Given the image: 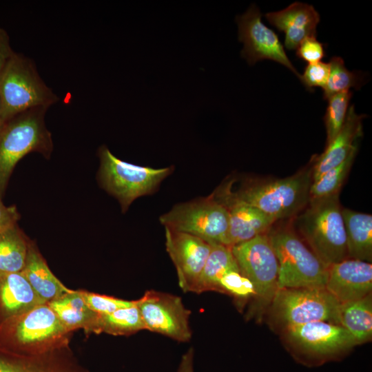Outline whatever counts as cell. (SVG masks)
<instances>
[{
	"instance_id": "1",
	"label": "cell",
	"mask_w": 372,
	"mask_h": 372,
	"mask_svg": "<svg viewBox=\"0 0 372 372\" xmlns=\"http://www.w3.org/2000/svg\"><path fill=\"white\" fill-rule=\"evenodd\" d=\"M312 183V167L280 179H246L236 190L227 183L214 193L254 207L276 221L295 217L308 205Z\"/></svg>"
},
{
	"instance_id": "2",
	"label": "cell",
	"mask_w": 372,
	"mask_h": 372,
	"mask_svg": "<svg viewBox=\"0 0 372 372\" xmlns=\"http://www.w3.org/2000/svg\"><path fill=\"white\" fill-rule=\"evenodd\" d=\"M339 194L310 199L295 216L300 237L327 266L348 258L347 240Z\"/></svg>"
},
{
	"instance_id": "3",
	"label": "cell",
	"mask_w": 372,
	"mask_h": 372,
	"mask_svg": "<svg viewBox=\"0 0 372 372\" xmlns=\"http://www.w3.org/2000/svg\"><path fill=\"white\" fill-rule=\"evenodd\" d=\"M48 107H37L19 113L0 127V198L17 163L37 152L49 158L53 151L52 134L45 123Z\"/></svg>"
},
{
	"instance_id": "4",
	"label": "cell",
	"mask_w": 372,
	"mask_h": 372,
	"mask_svg": "<svg viewBox=\"0 0 372 372\" xmlns=\"http://www.w3.org/2000/svg\"><path fill=\"white\" fill-rule=\"evenodd\" d=\"M68 332L48 303L0 324V344L22 354L40 355L65 348Z\"/></svg>"
},
{
	"instance_id": "5",
	"label": "cell",
	"mask_w": 372,
	"mask_h": 372,
	"mask_svg": "<svg viewBox=\"0 0 372 372\" xmlns=\"http://www.w3.org/2000/svg\"><path fill=\"white\" fill-rule=\"evenodd\" d=\"M97 154L100 161L98 183L118 200L123 213L136 199L156 192L174 169V166L152 168L123 161L105 145H101Z\"/></svg>"
},
{
	"instance_id": "6",
	"label": "cell",
	"mask_w": 372,
	"mask_h": 372,
	"mask_svg": "<svg viewBox=\"0 0 372 372\" xmlns=\"http://www.w3.org/2000/svg\"><path fill=\"white\" fill-rule=\"evenodd\" d=\"M267 234L278 262V289H325L329 267L293 229L280 227Z\"/></svg>"
},
{
	"instance_id": "7",
	"label": "cell",
	"mask_w": 372,
	"mask_h": 372,
	"mask_svg": "<svg viewBox=\"0 0 372 372\" xmlns=\"http://www.w3.org/2000/svg\"><path fill=\"white\" fill-rule=\"evenodd\" d=\"M0 98L4 121L31 108H49L59 101L40 76L34 61L15 52L0 75Z\"/></svg>"
},
{
	"instance_id": "8",
	"label": "cell",
	"mask_w": 372,
	"mask_h": 372,
	"mask_svg": "<svg viewBox=\"0 0 372 372\" xmlns=\"http://www.w3.org/2000/svg\"><path fill=\"white\" fill-rule=\"evenodd\" d=\"M159 221L165 228L227 246L229 212L212 194L175 205L159 217Z\"/></svg>"
},
{
	"instance_id": "9",
	"label": "cell",
	"mask_w": 372,
	"mask_h": 372,
	"mask_svg": "<svg viewBox=\"0 0 372 372\" xmlns=\"http://www.w3.org/2000/svg\"><path fill=\"white\" fill-rule=\"evenodd\" d=\"M271 302L273 316L284 328L316 321L339 324L340 304L326 289H278Z\"/></svg>"
},
{
	"instance_id": "10",
	"label": "cell",
	"mask_w": 372,
	"mask_h": 372,
	"mask_svg": "<svg viewBox=\"0 0 372 372\" xmlns=\"http://www.w3.org/2000/svg\"><path fill=\"white\" fill-rule=\"evenodd\" d=\"M284 329L288 343L296 355L309 364L337 358L358 344L344 327L325 321Z\"/></svg>"
},
{
	"instance_id": "11",
	"label": "cell",
	"mask_w": 372,
	"mask_h": 372,
	"mask_svg": "<svg viewBox=\"0 0 372 372\" xmlns=\"http://www.w3.org/2000/svg\"><path fill=\"white\" fill-rule=\"evenodd\" d=\"M240 273L259 302H271L278 290V262L267 233L231 247Z\"/></svg>"
},
{
	"instance_id": "12",
	"label": "cell",
	"mask_w": 372,
	"mask_h": 372,
	"mask_svg": "<svg viewBox=\"0 0 372 372\" xmlns=\"http://www.w3.org/2000/svg\"><path fill=\"white\" fill-rule=\"evenodd\" d=\"M146 330L180 342L192 338L189 319L191 311L181 298L171 293L147 290L136 300Z\"/></svg>"
},
{
	"instance_id": "13",
	"label": "cell",
	"mask_w": 372,
	"mask_h": 372,
	"mask_svg": "<svg viewBox=\"0 0 372 372\" xmlns=\"http://www.w3.org/2000/svg\"><path fill=\"white\" fill-rule=\"evenodd\" d=\"M261 17L260 10L254 4L236 17L238 40L244 44L242 56L250 65L264 59L276 61L300 79V74L288 58L277 34L262 23Z\"/></svg>"
},
{
	"instance_id": "14",
	"label": "cell",
	"mask_w": 372,
	"mask_h": 372,
	"mask_svg": "<svg viewBox=\"0 0 372 372\" xmlns=\"http://www.w3.org/2000/svg\"><path fill=\"white\" fill-rule=\"evenodd\" d=\"M165 229L166 250L183 292H194L211 250V245L193 235Z\"/></svg>"
},
{
	"instance_id": "15",
	"label": "cell",
	"mask_w": 372,
	"mask_h": 372,
	"mask_svg": "<svg viewBox=\"0 0 372 372\" xmlns=\"http://www.w3.org/2000/svg\"><path fill=\"white\" fill-rule=\"evenodd\" d=\"M325 289L340 304L358 300L371 294V263L347 258L331 265Z\"/></svg>"
},
{
	"instance_id": "16",
	"label": "cell",
	"mask_w": 372,
	"mask_h": 372,
	"mask_svg": "<svg viewBox=\"0 0 372 372\" xmlns=\"http://www.w3.org/2000/svg\"><path fill=\"white\" fill-rule=\"evenodd\" d=\"M267 20L285 33V46L295 50L306 38L316 37L319 13L309 4L295 2L287 8L265 15Z\"/></svg>"
},
{
	"instance_id": "17",
	"label": "cell",
	"mask_w": 372,
	"mask_h": 372,
	"mask_svg": "<svg viewBox=\"0 0 372 372\" xmlns=\"http://www.w3.org/2000/svg\"><path fill=\"white\" fill-rule=\"evenodd\" d=\"M364 116L356 114L353 105L349 107L342 129L335 138L327 144L324 152L315 159L312 167V181L342 163L353 152L358 150V142L362 135Z\"/></svg>"
},
{
	"instance_id": "18",
	"label": "cell",
	"mask_w": 372,
	"mask_h": 372,
	"mask_svg": "<svg viewBox=\"0 0 372 372\" xmlns=\"http://www.w3.org/2000/svg\"><path fill=\"white\" fill-rule=\"evenodd\" d=\"M212 194L228 210L229 227L227 246L231 248L257 236L267 234L276 221L254 207L218 196L214 192Z\"/></svg>"
},
{
	"instance_id": "19",
	"label": "cell",
	"mask_w": 372,
	"mask_h": 372,
	"mask_svg": "<svg viewBox=\"0 0 372 372\" xmlns=\"http://www.w3.org/2000/svg\"><path fill=\"white\" fill-rule=\"evenodd\" d=\"M43 303L22 272L0 273V324Z\"/></svg>"
},
{
	"instance_id": "20",
	"label": "cell",
	"mask_w": 372,
	"mask_h": 372,
	"mask_svg": "<svg viewBox=\"0 0 372 372\" xmlns=\"http://www.w3.org/2000/svg\"><path fill=\"white\" fill-rule=\"evenodd\" d=\"M21 272L45 302L48 303L72 290L64 286L56 278L37 245L31 240L25 267Z\"/></svg>"
},
{
	"instance_id": "21",
	"label": "cell",
	"mask_w": 372,
	"mask_h": 372,
	"mask_svg": "<svg viewBox=\"0 0 372 372\" xmlns=\"http://www.w3.org/2000/svg\"><path fill=\"white\" fill-rule=\"evenodd\" d=\"M348 258L372 261V216L342 209Z\"/></svg>"
},
{
	"instance_id": "22",
	"label": "cell",
	"mask_w": 372,
	"mask_h": 372,
	"mask_svg": "<svg viewBox=\"0 0 372 372\" xmlns=\"http://www.w3.org/2000/svg\"><path fill=\"white\" fill-rule=\"evenodd\" d=\"M48 304L68 332L79 328L92 332L98 314L87 306L80 291L71 290Z\"/></svg>"
},
{
	"instance_id": "23",
	"label": "cell",
	"mask_w": 372,
	"mask_h": 372,
	"mask_svg": "<svg viewBox=\"0 0 372 372\" xmlns=\"http://www.w3.org/2000/svg\"><path fill=\"white\" fill-rule=\"evenodd\" d=\"M211 250L194 293L218 291L220 279L231 271H240L231 248L222 244L209 243Z\"/></svg>"
},
{
	"instance_id": "24",
	"label": "cell",
	"mask_w": 372,
	"mask_h": 372,
	"mask_svg": "<svg viewBox=\"0 0 372 372\" xmlns=\"http://www.w3.org/2000/svg\"><path fill=\"white\" fill-rule=\"evenodd\" d=\"M339 324L347 329L358 344L372 337L371 293L358 300L340 304Z\"/></svg>"
},
{
	"instance_id": "25",
	"label": "cell",
	"mask_w": 372,
	"mask_h": 372,
	"mask_svg": "<svg viewBox=\"0 0 372 372\" xmlns=\"http://www.w3.org/2000/svg\"><path fill=\"white\" fill-rule=\"evenodd\" d=\"M30 242L18 224L0 233V273L23 271Z\"/></svg>"
},
{
	"instance_id": "26",
	"label": "cell",
	"mask_w": 372,
	"mask_h": 372,
	"mask_svg": "<svg viewBox=\"0 0 372 372\" xmlns=\"http://www.w3.org/2000/svg\"><path fill=\"white\" fill-rule=\"evenodd\" d=\"M138 308L134 306L118 309L108 314H98L92 332L113 335H130L145 330Z\"/></svg>"
},
{
	"instance_id": "27",
	"label": "cell",
	"mask_w": 372,
	"mask_h": 372,
	"mask_svg": "<svg viewBox=\"0 0 372 372\" xmlns=\"http://www.w3.org/2000/svg\"><path fill=\"white\" fill-rule=\"evenodd\" d=\"M329 74L327 81L322 88L324 99L351 88L360 90L364 84V73L358 71H349L341 57L333 56L330 59Z\"/></svg>"
},
{
	"instance_id": "28",
	"label": "cell",
	"mask_w": 372,
	"mask_h": 372,
	"mask_svg": "<svg viewBox=\"0 0 372 372\" xmlns=\"http://www.w3.org/2000/svg\"><path fill=\"white\" fill-rule=\"evenodd\" d=\"M357 152L358 150L353 152L342 163L312 181L309 190L310 199H319L339 194Z\"/></svg>"
},
{
	"instance_id": "29",
	"label": "cell",
	"mask_w": 372,
	"mask_h": 372,
	"mask_svg": "<svg viewBox=\"0 0 372 372\" xmlns=\"http://www.w3.org/2000/svg\"><path fill=\"white\" fill-rule=\"evenodd\" d=\"M353 93L344 91L330 96L324 115L327 144L331 142L342 129L349 110Z\"/></svg>"
},
{
	"instance_id": "30",
	"label": "cell",
	"mask_w": 372,
	"mask_h": 372,
	"mask_svg": "<svg viewBox=\"0 0 372 372\" xmlns=\"http://www.w3.org/2000/svg\"><path fill=\"white\" fill-rule=\"evenodd\" d=\"M87 306L99 315L111 313L118 309L134 306L136 300H126L115 297L80 291Z\"/></svg>"
},
{
	"instance_id": "31",
	"label": "cell",
	"mask_w": 372,
	"mask_h": 372,
	"mask_svg": "<svg viewBox=\"0 0 372 372\" xmlns=\"http://www.w3.org/2000/svg\"><path fill=\"white\" fill-rule=\"evenodd\" d=\"M218 291L229 293L240 300L254 296L251 282L240 271H231L226 273L220 280Z\"/></svg>"
},
{
	"instance_id": "32",
	"label": "cell",
	"mask_w": 372,
	"mask_h": 372,
	"mask_svg": "<svg viewBox=\"0 0 372 372\" xmlns=\"http://www.w3.org/2000/svg\"><path fill=\"white\" fill-rule=\"evenodd\" d=\"M329 74V63L322 61L308 64L302 74H300V81L309 91L313 87L325 85Z\"/></svg>"
},
{
	"instance_id": "33",
	"label": "cell",
	"mask_w": 372,
	"mask_h": 372,
	"mask_svg": "<svg viewBox=\"0 0 372 372\" xmlns=\"http://www.w3.org/2000/svg\"><path fill=\"white\" fill-rule=\"evenodd\" d=\"M296 56L308 64L320 62L325 56L324 44L316 37H307L296 48Z\"/></svg>"
},
{
	"instance_id": "34",
	"label": "cell",
	"mask_w": 372,
	"mask_h": 372,
	"mask_svg": "<svg viewBox=\"0 0 372 372\" xmlns=\"http://www.w3.org/2000/svg\"><path fill=\"white\" fill-rule=\"evenodd\" d=\"M0 198V233L17 224L20 214L15 205L6 206Z\"/></svg>"
},
{
	"instance_id": "35",
	"label": "cell",
	"mask_w": 372,
	"mask_h": 372,
	"mask_svg": "<svg viewBox=\"0 0 372 372\" xmlns=\"http://www.w3.org/2000/svg\"><path fill=\"white\" fill-rule=\"evenodd\" d=\"M13 53L9 35L6 30L0 26V75Z\"/></svg>"
},
{
	"instance_id": "36",
	"label": "cell",
	"mask_w": 372,
	"mask_h": 372,
	"mask_svg": "<svg viewBox=\"0 0 372 372\" xmlns=\"http://www.w3.org/2000/svg\"><path fill=\"white\" fill-rule=\"evenodd\" d=\"M194 350L190 347L181 357L178 372H194Z\"/></svg>"
},
{
	"instance_id": "37",
	"label": "cell",
	"mask_w": 372,
	"mask_h": 372,
	"mask_svg": "<svg viewBox=\"0 0 372 372\" xmlns=\"http://www.w3.org/2000/svg\"><path fill=\"white\" fill-rule=\"evenodd\" d=\"M4 119L3 116V108H2V104L0 98V127L2 126V125L4 123Z\"/></svg>"
}]
</instances>
